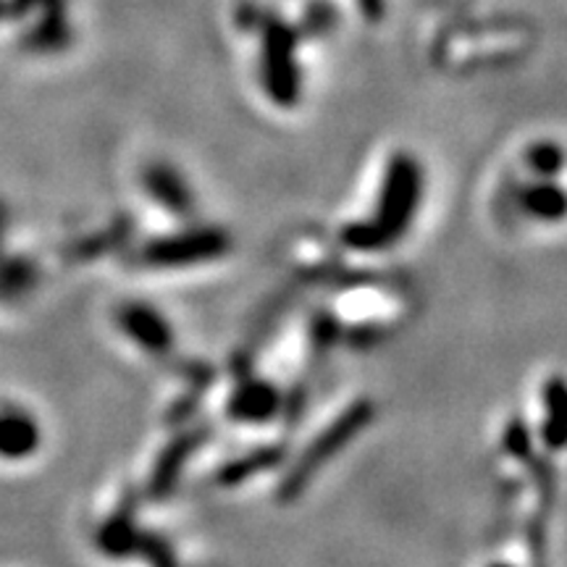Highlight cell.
Returning a JSON list of instances; mask_svg holds the SVG:
<instances>
[{
    "label": "cell",
    "mask_w": 567,
    "mask_h": 567,
    "mask_svg": "<svg viewBox=\"0 0 567 567\" xmlns=\"http://www.w3.org/2000/svg\"><path fill=\"white\" fill-rule=\"evenodd\" d=\"M40 429L27 413L0 415V452L9 457H24L38 450Z\"/></svg>",
    "instance_id": "obj_10"
},
{
    "label": "cell",
    "mask_w": 567,
    "mask_h": 567,
    "mask_svg": "<svg viewBox=\"0 0 567 567\" xmlns=\"http://www.w3.org/2000/svg\"><path fill=\"white\" fill-rule=\"evenodd\" d=\"M520 205L523 213H528L536 221H559L565 216V193L557 182L538 179L534 184H526L520 189Z\"/></svg>",
    "instance_id": "obj_8"
},
{
    "label": "cell",
    "mask_w": 567,
    "mask_h": 567,
    "mask_svg": "<svg viewBox=\"0 0 567 567\" xmlns=\"http://www.w3.org/2000/svg\"><path fill=\"white\" fill-rule=\"evenodd\" d=\"M295 32L281 21H266L264 27V84L284 109L300 97V71L295 59Z\"/></svg>",
    "instance_id": "obj_4"
},
{
    "label": "cell",
    "mask_w": 567,
    "mask_h": 567,
    "mask_svg": "<svg viewBox=\"0 0 567 567\" xmlns=\"http://www.w3.org/2000/svg\"><path fill=\"white\" fill-rule=\"evenodd\" d=\"M229 247L231 239L224 229L197 226V229L155 239L142 250V260L153 268H182L224 258Z\"/></svg>",
    "instance_id": "obj_3"
},
{
    "label": "cell",
    "mask_w": 567,
    "mask_h": 567,
    "mask_svg": "<svg viewBox=\"0 0 567 567\" xmlns=\"http://www.w3.org/2000/svg\"><path fill=\"white\" fill-rule=\"evenodd\" d=\"M118 329L140 347L142 352H151L163 358L174 350V329L163 318L158 308L147 302H126L116 313Z\"/></svg>",
    "instance_id": "obj_5"
},
{
    "label": "cell",
    "mask_w": 567,
    "mask_h": 567,
    "mask_svg": "<svg viewBox=\"0 0 567 567\" xmlns=\"http://www.w3.org/2000/svg\"><path fill=\"white\" fill-rule=\"evenodd\" d=\"M423 200V168L410 153H396L389 161L384 184H381L379 208L368 221L347 224L342 245L358 252L384 250L405 237L413 224L417 205Z\"/></svg>",
    "instance_id": "obj_1"
},
{
    "label": "cell",
    "mask_w": 567,
    "mask_h": 567,
    "mask_svg": "<svg viewBox=\"0 0 567 567\" xmlns=\"http://www.w3.org/2000/svg\"><path fill=\"white\" fill-rule=\"evenodd\" d=\"M486 567H515L513 563H505V559H496V563H488Z\"/></svg>",
    "instance_id": "obj_16"
},
{
    "label": "cell",
    "mask_w": 567,
    "mask_h": 567,
    "mask_svg": "<svg viewBox=\"0 0 567 567\" xmlns=\"http://www.w3.org/2000/svg\"><path fill=\"white\" fill-rule=\"evenodd\" d=\"M134 544H137V530H134L132 515L122 513L111 517L103 526L101 547L105 551H111V555H126V551L134 549Z\"/></svg>",
    "instance_id": "obj_13"
},
{
    "label": "cell",
    "mask_w": 567,
    "mask_h": 567,
    "mask_svg": "<svg viewBox=\"0 0 567 567\" xmlns=\"http://www.w3.org/2000/svg\"><path fill=\"white\" fill-rule=\"evenodd\" d=\"M197 444H200V436L189 434V436H182L179 442H174L166 452H163L161 463L153 473L155 494L168 492V488L176 484V478H179V471H182V460H187L189 455H193V452L197 450Z\"/></svg>",
    "instance_id": "obj_11"
},
{
    "label": "cell",
    "mask_w": 567,
    "mask_h": 567,
    "mask_svg": "<svg viewBox=\"0 0 567 567\" xmlns=\"http://www.w3.org/2000/svg\"><path fill=\"white\" fill-rule=\"evenodd\" d=\"M565 386L555 379L544 389V442L559 450L565 442Z\"/></svg>",
    "instance_id": "obj_12"
},
{
    "label": "cell",
    "mask_w": 567,
    "mask_h": 567,
    "mask_svg": "<svg viewBox=\"0 0 567 567\" xmlns=\"http://www.w3.org/2000/svg\"><path fill=\"white\" fill-rule=\"evenodd\" d=\"M375 415V405L371 400H354L350 408H344L339 417H334L326 429L318 434L313 442L302 450V455L295 460V465L289 467V473L284 476L281 484V496L284 499H292V496H300L305 486L313 481V476L329 465L331 457H337L339 452L347 450V444L352 442L354 436H360L371 425Z\"/></svg>",
    "instance_id": "obj_2"
},
{
    "label": "cell",
    "mask_w": 567,
    "mask_h": 567,
    "mask_svg": "<svg viewBox=\"0 0 567 567\" xmlns=\"http://www.w3.org/2000/svg\"><path fill=\"white\" fill-rule=\"evenodd\" d=\"M281 405H284V396L271 381L245 379L243 384L231 392L226 413H229L237 423L260 425L271 421V417L281 410Z\"/></svg>",
    "instance_id": "obj_7"
},
{
    "label": "cell",
    "mask_w": 567,
    "mask_h": 567,
    "mask_svg": "<svg viewBox=\"0 0 567 567\" xmlns=\"http://www.w3.org/2000/svg\"><path fill=\"white\" fill-rule=\"evenodd\" d=\"M528 163L538 176L551 179V176H557L559 168H563V147H559L557 142H536L528 151Z\"/></svg>",
    "instance_id": "obj_14"
},
{
    "label": "cell",
    "mask_w": 567,
    "mask_h": 567,
    "mask_svg": "<svg viewBox=\"0 0 567 567\" xmlns=\"http://www.w3.org/2000/svg\"><path fill=\"white\" fill-rule=\"evenodd\" d=\"M507 446H509V452H513V455H517V457L528 455L530 442H528L526 425H520V423L509 425V429H507Z\"/></svg>",
    "instance_id": "obj_15"
},
{
    "label": "cell",
    "mask_w": 567,
    "mask_h": 567,
    "mask_svg": "<svg viewBox=\"0 0 567 567\" xmlns=\"http://www.w3.org/2000/svg\"><path fill=\"white\" fill-rule=\"evenodd\" d=\"M142 187L153 197L161 208L174 216H189L195 210V193L189 187V182L184 179L179 168L172 163L155 161L151 166H145L142 172Z\"/></svg>",
    "instance_id": "obj_6"
},
{
    "label": "cell",
    "mask_w": 567,
    "mask_h": 567,
    "mask_svg": "<svg viewBox=\"0 0 567 567\" xmlns=\"http://www.w3.org/2000/svg\"><path fill=\"white\" fill-rule=\"evenodd\" d=\"M281 460V450L279 446H258V450L245 452V455L229 460V463L218 467L216 473V484L229 488V486H239L245 484L247 478L258 476V473L268 471Z\"/></svg>",
    "instance_id": "obj_9"
}]
</instances>
